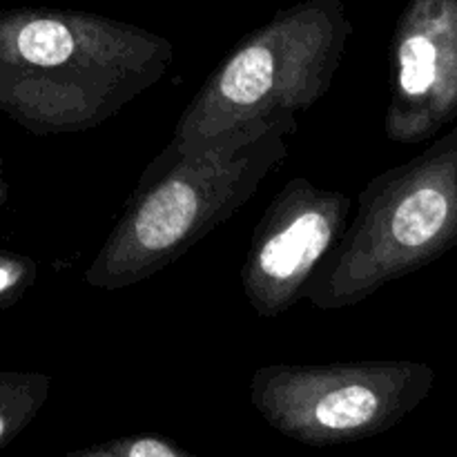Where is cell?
Here are the masks:
<instances>
[{"label": "cell", "mask_w": 457, "mask_h": 457, "mask_svg": "<svg viewBox=\"0 0 457 457\" xmlns=\"http://www.w3.org/2000/svg\"><path fill=\"white\" fill-rule=\"evenodd\" d=\"M174 61L156 31L92 12H0V112L34 137L80 134L114 119Z\"/></svg>", "instance_id": "cell-1"}, {"label": "cell", "mask_w": 457, "mask_h": 457, "mask_svg": "<svg viewBox=\"0 0 457 457\" xmlns=\"http://www.w3.org/2000/svg\"><path fill=\"white\" fill-rule=\"evenodd\" d=\"M297 129V116L286 114L241 125L195 152L165 145L85 270V284L123 290L177 263L257 195Z\"/></svg>", "instance_id": "cell-2"}, {"label": "cell", "mask_w": 457, "mask_h": 457, "mask_svg": "<svg viewBox=\"0 0 457 457\" xmlns=\"http://www.w3.org/2000/svg\"><path fill=\"white\" fill-rule=\"evenodd\" d=\"M457 245V125L424 152L366 183L302 299L320 311L357 306Z\"/></svg>", "instance_id": "cell-3"}, {"label": "cell", "mask_w": 457, "mask_h": 457, "mask_svg": "<svg viewBox=\"0 0 457 457\" xmlns=\"http://www.w3.org/2000/svg\"><path fill=\"white\" fill-rule=\"evenodd\" d=\"M353 22L344 0H302L232 47L174 125L168 147L195 152L257 120L311 110L333 87Z\"/></svg>", "instance_id": "cell-4"}, {"label": "cell", "mask_w": 457, "mask_h": 457, "mask_svg": "<svg viewBox=\"0 0 457 457\" xmlns=\"http://www.w3.org/2000/svg\"><path fill=\"white\" fill-rule=\"evenodd\" d=\"M433 384V366L409 360L268 364L250 379V404L277 433L324 449L391 431Z\"/></svg>", "instance_id": "cell-5"}, {"label": "cell", "mask_w": 457, "mask_h": 457, "mask_svg": "<svg viewBox=\"0 0 457 457\" xmlns=\"http://www.w3.org/2000/svg\"><path fill=\"white\" fill-rule=\"evenodd\" d=\"M353 201L295 177L272 196L257 221L241 266L245 299L263 320H277L297 302L330 250L342 239Z\"/></svg>", "instance_id": "cell-6"}, {"label": "cell", "mask_w": 457, "mask_h": 457, "mask_svg": "<svg viewBox=\"0 0 457 457\" xmlns=\"http://www.w3.org/2000/svg\"><path fill=\"white\" fill-rule=\"evenodd\" d=\"M391 141L415 145L457 119V0H409L393 31Z\"/></svg>", "instance_id": "cell-7"}, {"label": "cell", "mask_w": 457, "mask_h": 457, "mask_svg": "<svg viewBox=\"0 0 457 457\" xmlns=\"http://www.w3.org/2000/svg\"><path fill=\"white\" fill-rule=\"evenodd\" d=\"M52 393V378L38 370H0V451L36 420Z\"/></svg>", "instance_id": "cell-8"}, {"label": "cell", "mask_w": 457, "mask_h": 457, "mask_svg": "<svg viewBox=\"0 0 457 457\" xmlns=\"http://www.w3.org/2000/svg\"><path fill=\"white\" fill-rule=\"evenodd\" d=\"M62 457H204L183 449L163 436H123L98 442Z\"/></svg>", "instance_id": "cell-9"}, {"label": "cell", "mask_w": 457, "mask_h": 457, "mask_svg": "<svg viewBox=\"0 0 457 457\" xmlns=\"http://www.w3.org/2000/svg\"><path fill=\"white\" fill-rule=\"evenodd\" d=\"M38 279V262L0 250V311L13 306Z\"/></svg>", "instance_id": "cell-10"}, {"label": "cell", "mask_w": 457, "mask_h": 457, "mask_svg": "<svg viewBox=\"0 0 457 457\" xmlns=\"http://www.w3.org/2000/svg\"><path fill=\"white\" fill-rule=\"evenodd\" d=\"M7 201V183H4V177H3V165H0V205Z\"/></svg>", "instance_id": "cell-11"}]
</instances>
